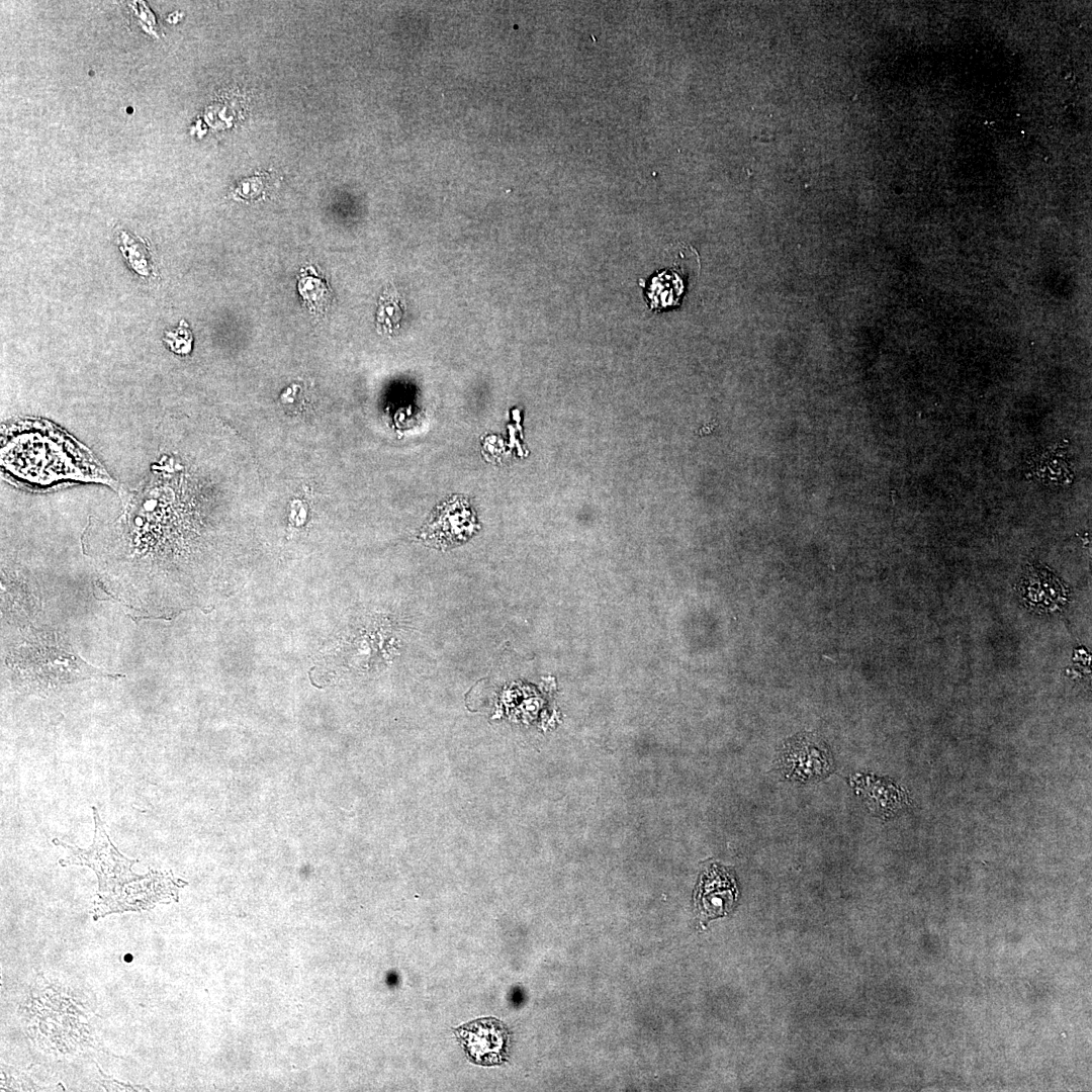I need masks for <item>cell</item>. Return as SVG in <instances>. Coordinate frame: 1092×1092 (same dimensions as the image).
Here are the masks:
<instances>
[{"mask_svg":"<svg viewBox=\"0 0 1092 1092\" xmlns=\"http://www.w3.org/2000/svg\"><path fill=\"white\" fill-rule=\"evenodd\" d=\"M5 428L1 463L5 473L22 485L44 488L73 480L113 482L86 449L53 425L20 421Z\"/></svg>","mask_w":1092,"mask_h":1092,"instance_id":"1","label":"cell"},{"mask_svg":"<svg viewBox=\"0 0 1092 1092\" xmlns=\"http://www.w3.org/2000/svg\"><path fill=\"white\" fill-rule=\"evenodd\" d=\"M6 663L20 684L33 692H47L95 676H119L90 665L59 637L47 633L29 636L10 652Z\"/></svg>","mask_w":1092,"mask_h":1092,"instance_id":"2","label":"cell"},{"mask_svg":"<svg viewBox=\"0 0 1092 1092\" xmlns=\"http://www.w3.org/2000/svg\"><path fill=\"white\" fill-rule=\"evenodd\" d=\"M778 767L788 780L806 783L826 778L834 763L823 741L802 735L786 743L778 758Z\"/></svg>","mask_w":1092,"mask_h":1092,"instance_id":"3","label":"cell"},{"mask_svg":"<svg viewBox=\"0 0 1092 1092\" xmlns=\"http://www.w3.org/2000/svg\"><path fill=\"white\" fill-rule=\"evenodd\" d=\"M467 1059L481 1066L502 1064L508 1055L510 1032L494 1017H485L465 1023L455 1029Z\"/></svg>","mask_w":1092,"mask_h":1092,"instance_id":"4","label":"cell"},{"mask_svg":"<svg viewBox=\"0 0 1092 1092\" xmlns=\"http://www.w3.org/2000/svg\"><path fill=\"white\" fill-rule=\"evenodd\" d=\"M738 890L728 870L711 866L701 876L695 892V907L704 921L727 915L734 907Z\"/></svg>","mask_w":1092,"mask_h":1092,"instance_id":"5","label":"cell"},{"mask_svg":"<svg viewBox=\"0 0 1092 1092\" xmlns=\"http://www.w3.org/2000/svg\"><path fill=\"white\" fill-rule=\"evenodd\" d=\"M298 290L313 310L322 309L329 303L330 289L318 278L303 276L298 283Z\"/></svg>","mask_w":1092,"mask_h":1092,"instance_id":"6","label":"cell"},{"mask_svg":"<svg viewBox=\"0 0 1092 1092\" xmlns=\"http://www.w3.org/2000/svg\"><path fill=\"white\" fill-rule=\"evenodd\" d=\"M266 175H256L254 177L246 179L245 181H242V183L239 184L238 188L236 189V193L241 197H246L247 199L250 197H258L262 195L263 189L266 185Z\"/></svg>","mask_w":1092,"mask_h":1092,"instance_id":"7","label":"cell"},{"mask_svg":"<svg viewBox=\"0 0 1092 1092\" xmlns=\"http://www.w3.org/2000/svg\"><path fill=\"white\" fill-rule=\"evenodd\" d=\"M166 335L167 338H165V342L172 349V351L176 353H185L189 351V344L191 338H189L190 334L188 330L182 329L180 327L177 331L168 332Z\"/></svg>","mask_w":1092,"mask_h":1092,"instance_id":"8","label":"cell"},{"mask_svg":"<svg viewBox=\"0 0 1092 1092\" xmlns=\"http://www.w3.org/2000/svg\"><path fill=\"white\" fill-rule=\"evenodd\" d=\"M124 961H125V962H128V963H129V962H131V961H132V956H131V954H129V953H128V954H126V956L124 957Z\"/></svg>","mask_w":1092,"mask_h":1092,"instance_id":"9","label":"cell"}]
</instances>
